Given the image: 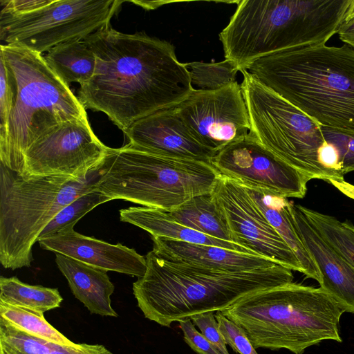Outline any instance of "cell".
Wrapping results in <instances>:
<instances>
[{
	"label": "cell",
	"mask_w": 354,
	"mask_h": 354,
	"mask_svg": "<svg viewBox=\"0 0 354 354\" xmlns=\"http://www.w3.org/2000/svg\"><path fill=\"white\" fill-rule=\"evenodd\" d=\"M220 177L211 163L158 156L128 143L109 147L95 189L111 201L170 212L196 196L212 193Z\"/></svg>",
	"instance_id": "obj_6"
},
{
	"label": "cell",
	"mask_w": 354,
	"mask_h": 354,
	"mask_svg": "<svg viewBox=\"0 0 354 354\" xmlns=\"http://www.w3.org/2000/svg\"><path fill=\"white\" fill-rule=\"evenodd\" d=\"M337 34L344 44L349 46L354 50V0H352Z\"/></svg>",
	"instance_id": "obj_37"
},
{
	"label": "cell",
	"mask_w": 354,
	"mask_h": 354,
	"mask_svg": "<svg viewBox=\"0 0 354 354\" xmlns=\"http://www.w3.org/2000/svg\"><path fill=\"white\" fill-rule=\"evenodd\" d=\"M18 93L16 77L0 55V136L6 130L10 114L17 102Z\"/></svg>",
	"instance_id": "obj_30"
},
{
	"label": "cell",
	"mask_w": 354,
	"mask_h": 354,
	"mask_svg": "<svg viewBox=\"0 0 354 354\" xmlns=\"http://www.w3.org/2000/svg\"><path fill=\"white\" fill-rule=\"evenodd\" d=\"M159 257L230 272L267 268L278 263L268 258L216 245L195 244L163 237H151Z\"/></svg>",
	"instance_id": "obj_18"
},
{
	"label": "cell",
	"mask_w": 354,
	"mask_h": 354,
	"mask_svg": "<svg viewBox=\"0 0 354 354\" xmlns=\"http://www.w3.org/2000/svg\"><path fill=\"white\" fill-rule=\"evenodd\" d=\"M48 354H112L105 346L101 344H77L75 346L53 344Z\"/></svg>",
	"instance_id": "obj_36"
},
{
	"label": "cell",
	"mask_w": 354,
	"mask_h": 354,
	"mask_svg": "<svg viewBox=\"0 0 354 354\" xmlns=\"http://www.w3.org/2000/svg\"><path fill=\"white\" fill-rule=\"evenodd\" d=\"M123 133L131 146L158 156L211 163L216 154L192 136L175 106L137 120Z\"/></svg>",
	"instance_id": "obj_15"
},
{
	"label": "cell",
	"mask_w": 354,
	"mask_h": 354,
	"mask_svg": "<svg viewBox=\"0 0 354 354\" xmlns=\"http://www.w3.org/2000/svg\"><path fill=\"white\" fill-rule=\"evenodd\" d=\"M83 40L96 64L77 98L122 131L156 111L176 106L194 90L185 64L167 41L145 32L123 33L110 24Z\"/></svg>",
	"instance_id": "obj_1"
},
{
	"label": "cell",
	"mask_w": 354,
	"mask_h": 354,
	"mask_svg": "<svg viewBox=\"0 0 354 354\" xmlns=\"http://www.w3.org/2000/svg\"><path fill=\"white\" fill-rule=\"evenodd\" d=\"M211 164L221 176L244 187L287 198H303L310 180L277 157L251 132L218 151Z\"/></svg>",
	"instance_id": "obj_14"
},
{
	"label": "cell",
	"mask_w": 354,
	"mask_h": 354,
	"mask_svg": "<svg viewBox=\"0 0 354 354\" xmlns=\"http://www.w3.org/2000/svg\"><path fill=\"white\" fill-rule=\"evenodd\" d=\"M241 70L320 126L354 131V50L349 46L284 50Z\"/></svg>",
	"instance_id": "obj_3"
},
{
	"label": "cell",
	"mask_w": 354,
	"mask_h": 354,
	"mask_svg": "<svg viewBox=\"0 0 354 354\" xmlns=\"http://www.w3.org/2000/svg\"><path fill=\"white\" fill-rule=\"evenodd\" d=\"M55 262L68 281L73 295L91 313L118 317V313L111 306V301L115 286L107 271L59 253H55Z\"/></svg>",
	"instance_id": "obj_19"
},
{
	"label": "cell",
	"mask_w": 354,
	"mask_h": 354,
	"mask_svg": "<svg viewBox=\"0 0 354 354\" xmlns=\"http://www.w3.org/2000/svg\"><path fill=\"white\" fill-rule=\"evenodd\" d=\"M215 318L226 344L239 354H258L245 331L226 317L222 312H216Z\"/></svg>",
	"instance_id": "obj_32"
},
{
	"label": "cell",
	"mask_w": 354,
	"mask_h": 354,
	"mask_svg": "<svg viewBox=\"0 0 354 354\" xmlns=\"http://www.w3.org/2000/svg\"><path fill=\"white\" fill-rule=\"evenodd\" d=\"M339 192L354 200V185L344 180H331L328 182Z\"/></svg>",
	"instance_id": "obj_38"
},
{
	"label": "cell",
	"mask_w": 354,
	"mask_h": 354,
	"mask_svg": "<svg viewBox=\"0 0 354 354\" xmlns=\"http://www.w3.org/2000/svg\"><path fill=\"white\" fill-rule=\"evenodd\" d=\"M168 212L189 228L215 239L233 242L225 216L212 192L196 196Z\"/></svg>",
	"instance_id": "obj_23"
},
{
	"label": "cell",
	"mask_w": 354,
	"mask_h": 354,
	"mask_svg": "<svg viewBox=\"0 0 354 354\" xmlns=\"http://www.w3.org/2000/svg\"><path fill=\"white\" fill-rule=\"evenodd\" d=\"M299 209L322 239L354 268V225L348 221L297 205Z\"/></svg>",
	"instance_id": "obj_25"
},
{
	"label": "cell",
	"mask_w": 354,
	"mask_h": 354,
	"mask_svg": "<svg viewBox=\"0 0 354 354\" xmlns=\"http://www.w3.org/2000/svg\"><path fill=\"white\" fill-rule=\"evenodd\" d=\"M108 149L95 135L88 118L64 122L44 133L30 147L19 174L24 178H86L99 169Z\"/></svg>",
	"instance_id": "obj_11"
},
{
	"label": "cell",
	"mask_w": 354,
	"mask_h": 354,
	"mask_svg": "<svg viewBox=\"0 0 354 354\" xmlns=\"http://www.w3.org/2000/svg\"><path fill=\"white\" fill-rule=\"evenodd\" d=\"M44 58L51 70L68 86L72 82H77L80 86L86 84L95 69V56L83 39L61 44L47 52Z\"/></svg>",
	"instance_id": "obj_22"
},
{
	"label": "cell",
	"mask_w": 354,
	"mask_h": 354,
	"mask_svg": "<svg viewBox=\"0 0 354 354\" xmlns=\"http://www.w3.org/2000/svg\"><path fill=\"white\" fill-rule=\"evenodd\" d=\"M97 189L84 194L62 208L44 228L38 240L51 236L77 222L97 205L110 201Z\"/></svg>",
	"instance_id": "obj_28"
},
{
	"label": "cell",
	"mask_w": 354,
	"mask_h": 354,
	"mask_svg": "<svg viewBox=\"0 0 354 354\" xmlns=\"http://www.w3.org/2000/svg\"><path fill=\"white\" fill-rule=\"evenodd\" d=\"M98 169L86 178L50 176L24 178L0 163V262L30 267L32 249L58 212L95 189Z\"/></svg>",
	"instance_id": "obj_8"
},
{
	"label": "cell",
	"mask_w": 354,
	"mask_h": 354,
	"mask_svg": "<svg viewBox=\"0 0 354 354\" xmlns=\"http://www.w3.org/2000/svg\"><path fill=\"white\" fill-rule=\"evenodd\" d=\"M63 298L57 288L30 285L16 277H0V302L45 313L60 306Z\"/></svg>",
	"instance_id": "obj_24"
},
{
	"label": "cell",
	"mask_w": 354,
	"mask_h": 354,
	"mask_svg": "<svg viewBox=\"0 0 354 354\" xmlns=\"http://www.w3.org/2000/svg\"><path fill=\"white\" fill-rule=\"evenodd\" d=\"M245 187L270 224L293 251L303 268V274L319 284L322 277L317 266L293 225L290 213L292 201L268 191Z\"/></svg>",
	"instance_id": "obj_21"
},
{
	"label": "cell",
	"mask_w": 354,
	"mask_h": 354,
	"mask_svg": "<svg viewBox=\"0 0 354 354\" xmlns=\"http://www.w3.org/2000/svg\"><path fill=\"white\" fill-rule=\"evenodd\" d=\"M0 55L13 71L19 87L6 130L0 136V161L21 174L26 151L41 135L60 123L87 118V115L44 55L6 44H1Z\"/></svg>",
	"instance_id": "obj_7"
},
{
	"label": "cell",
	"mask_w": 354,
	"mask_h": 354,
	"mask_svg": "<svg viewBox=\"0 0 354 354\" xmlns=\"http://www.w3.org/2000/svg\"><path fill=\"white\" fill-rule=\"evenodd\" d=\"M53 0H1L0 16L20 15L44 8Z\"/></svg>",
	"instance_id": "obj_35"
},
{
	"label": "cell",
	"mask_w": 354,
	"mask_h": 354,
	"mask_svg": "<svg viewBox=\"0 0 354 354\" xmlns=\"http://www.w3.org/2000/svg\"><path fill=\"white\" fill-rule=\"evenodd\" d=\"M147 270L133 283L145 318L166 327L208 312H223L254 292L293 281L292 270L277 264L230 272L167 259L153 250Z\"/></svg>",
	"instance_id": "obj_2"
},
{
	"label": "cell",
	"mask_w": 354,
	"mask_h": 354,
	"mask_svg": "<svg viewBox=\"0 0 354 354\" xmlns=\"http://www.w3.org/2000/svg\"><path fill=\"white\" fill-rule=\"evenodd\" d=\"M321 128L326 142L333 145L338 152L343 174L354 171V131L322 126Z\"/></svg>",
	"instance_id": "obj_31"
},
{
	"label": "cell",
	"mask_w": 354,
	"mask_h": 354,
	"mask_svg": "<svg viewBox=\"0 0 354 354\" xmlns=\"http://www.w3.org/2000/svg\"><path fill=\"white\" fill-rule=\"evenodd\" d=\"M124 1L53 0L32 12L0 16V39L42 55L64 42L84 39L110 24Z\"/></svg>",
	"instance_id": "obj_10"
},
{
	"label": "cell",
	"mask_w": 354,
	"mask_h": 354,
	"mask_svg": "<svg viewBox=\"0 0 354 354\" xmlns=\"http://www.w3.org/2000/svg\"><path fill=\"white\" fill-rule=\"evenodd\" d=\"M290 213L293 225L320 272L319 287L344 313L354 314V268L322 239L292 202Z\"/></svg>",
	"instance_id": "obj_17"
},
{
	"label": "cell",
	"mask_w": 354,
	"mask_h": 354,
	"mask_svg": "<svg viewBox=\"0 0 354 354\" xmlns=\"http://www.w3.org/2000/svg\"><path fill=\"white\" fill-rule=\"evenodd\" d=\"M351 0H241L220 32L225 58L239 71L260 57L325 44L344 19Z\"/></svg>",
	"instance_id": "obj_4"
},
{
	"label": "cell",
	"mask_w": 354,
	"mask_h": 354,
	"mask_svg": "<svg viewBox=\"0 0 354 354\" xmlns=\"http://www.w3.org/2000/svg\"><path fill=\"white\" fill-rule=\"evenodd\" d=\"M180 328L188 346L198 354H221L201 333L198 332L191 319L180 321Z\"/></svg>",
	"instance_id": "obj_34"
},
{
	"label": "cell",
	"mask_w": 354,
	"mask_h": 354,
	"mask_svg": "<svg viewBox=\"0 0 354 354\" xmlns=\"http://www.w3.org/2000/svg\"><path fill=\"white\" fill-rule=\"evenodd\" d=\"M192 323L201 333L219 351L221 354H229L226 342L221 334L213 312H208L191 318Z\"/></svg>",
	"instance_id": "obj_33"
},
{
	"label": "cell",
	"mask_w": 354,
	"mask_h": 354,
	"mask_svg": "<svg viewBox=\"0 0 354 354\" xmlns=\"http://www.w3.org/2000/svg\"><path fill=\"white\" fill-rule=\"evenodd\" d=\"M344 313L320 287L293 281L251 294L222 312L243 328L255 348L294 354L324 340L342 342Z\"/></svg>",
	"instance_id": "obj_5"
},
{
	"label": "cell",
	"mask_w": 354,
	"mask_h": 354,
	"mask_svg": "<svg viewBox=\"0 0 354 354\" xmlns=\"http://www.w3.org/2000/svg\"><path fill=\"white\" fill-rule=\"evenodd\" d=\"M212 195L223 214L234 243L292 271L303 274L297 257L241 184L221 175Z\"/></svg>",
	"instance_id": "obj_13"
},
{
	"label": "cell",
	"mask_w": 354,
	"mask_h": 354,
	"mask_svg": "<svg viewBox=\"0 0 354 354\" xmlns=\"http://www.w3.org/2000/svg\"><path fill=\"white\" fill-rule=\"evenodd\" d=\"M53 344L19 330L0 318V354H48Z\"/></svg>",
	"instance_id": "obj_29"
},
{
	"label": "cell",
	"mask_w": 354,
	"mask_h": 354,
	"mask_svg": "<svg viewBox=\"0 0 354 354\" xmlns=\"http://www.w3.org/2000/svg\"><path fill=\"white\" fill-rule=\"evenodd\" d=\"M192 86L197 90L215 91L236 82L239 71L236 65L229 59L216 63L199 62L185 64Z\"/></svg>",
	"instance_id": "obj_27"
},
{
	"label": "cell",
	"mask_w": 354,
	"mask_h": 354,
	"mask_svg": "<svg viewBox=\"0 0 354 354\" xmlns=\"http://www.w3.org/2000/svg\"><path fill=\"white\" fill-rule=\"evenodd\" d=\"M120 218L122 222L133 224L147 231L151 237H163L195 244L216 245L252 254L235 243L215 239L189 228L175 220L168 212L162 209L130 207L120 210Z\"/></svg>",
	"instance_id": "obj_20"
},
{
	"label": "cell",
	"mask_w": 354,
	"mask_h": 354,
	"mask_svg": "<svg viewBox=\"0 0 354 354\" xmlns=\"http://www.w3.org/2000/svg\"><path fill=\"white\" fill-rule=\"evenodd\" d=\"M175 109L192 136L215 153L251 132L238 82L215 91L194 88Z\"/></svg>",
	"instance_id": "obj_12"
},
{
	"label": "cell",
	"mask_w": 354,
	"mask_h": 354,
	"mask_svg": "<svg viewBox=\"0 0 354 354\" xmlns=\"http://www.w3.org/2000/svg\"><path fill=\"white\" fill-rule=\"evenodd\" d=\"M73 227H66L37 242L44 250L62 254L96 268L138 278L145 274L146 258L133 248L81 234Z\"/></svg>",
	"instance_id": "obj_16"
},
{
	"label": "cell",
	"mask_w": 354,
	"mask_h": 354,
	"mask_svg": "<svg viewBox=\"0 0 354 354\" xmlns=\"http://www.w3.org/2000/svg\"><path fill=\"white\" fill-rule=\"evenodd\" d=\"M0 318L17 329L47 342L69 346L77 345L50 324L43 313L0 302Z\"/></svg>",
	"instance_id": "obj_26"
},
{
	"label": "cell",
	"mask_w": 354,
	"mask_h": 354,
	"mask_svg": "<svg viewBox=\"0 0 354 354\" xmlns=\"http://www.w3.org/2000/svg\"><path fill=\"white\" fill-rule=\"evenodd\" d=\"M241 72L252 135L310 180H344V175L328 170L319 162L321 150L327 142L321 126L248 71Z\"/></svg>",
	"instance_id": "obj_9"
}]
</instances>
